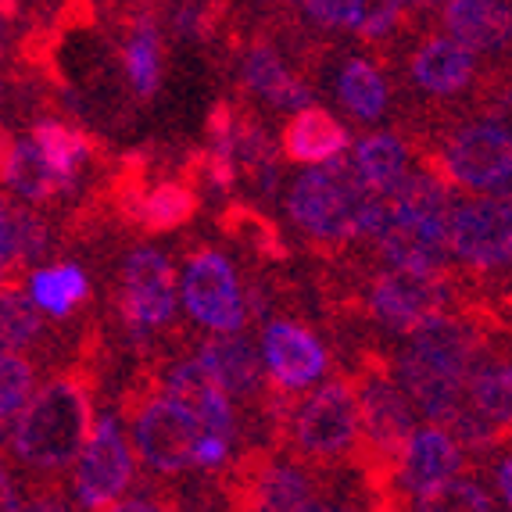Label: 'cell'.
I'll use <instances>...</instances> for the list:
<instances>
[{"mask_svg":"<svg viewBox=\"0 0 512 512\" xmlns=\"http://www.w3.org/2000/svg\"><path fill=\"white\" fill-rule=\"evenodd\" d=\"M169 398L172 402H180L190 416L197 419V427L205 430V434H215L222 441H233L237 434V416H233V405L230 398L215 387V380L205 373L201 362H180V366H172L169 373Z\"/></svg>","mask_w":512,"mask_h":512,"instance_id":"e0dca14e","label":"cell"},{"mask_svg":"<svg viewBox=\"0 0 512 512\" xmlns=\"http://www.w3.org/2000/svg\"><path fill=\"white\" fill-rule=\"evenodd\" d=\"M312 512H351L348 505H316Z\"/></svg>","mask_w":512,"mask_h":512,"instance_id":"f5cc1de1","label":"cell"},{"mask_svg":"<svg viewBox=\"0 0 512 512\" xmlns=\"http://www.w3.org/2000/svg\"><path fill=\"white\" fill-rule=\"evenodd\" d=\"M129 480H133V455H129L126 434H122L119 419L104 412L79 455L76 498L86 512H108L126 495Z\"/></svg>","mask_w":512,"mask_h":512,"instance_id":"8992f818","label":"cell"},{"mask_svg":"<svg viewBox=\"0 0 512 512\" xmlns=\"http://www.w3.org/2000/svg\"><path fill=\"white\" fill-rule=\"evenodd\" d=\"M0 276H4V269H0Z\"/></svg>","mask_w":512,"mask_h":512,"instance_id":"11a10c76","label":"cell"},{"mask_svg":"<svg viewBox=\"0 0 512 512\" xmlns=\"http://www.w3.org/2000/svg\"><path fill=\"white\" fill-rule=\"evenodd\" d=\"M355 169L366 180L369 190H376L380 197H391L402 187V180L409 176V147L405 140H398L394 133H369L359 147H355Z\"/></svg>","mask_w":512,"mask_h":512,"instance_id":"484cf974","label":"cell"},{"mask_svg":"<svg viewBox=\"0 0 512 512\" xmlns=\"http://www.w3.org/2000/svg\"><path fill=\"white\" fill-rule=\"evenodd\" d=\"M351 144V133L344 122H337L326 108L312 104V108L298 111L280 133V154L294 165H319L341 158Z\"/></svg>","mask_w":512,"mask_h":512,"instance_id":"ac0fdd59","label":"cell"},{"mask_svg":"<svg viewBox=\"0 0 512 512\" xmlns=\"http://www.w3.org/2000/svg\"><path fill=\"white\" fill-rule=\"evenodd\" d=\"M122 65H126V76L137 97H151L162 86V36H158V22L151 18V11H144L133 22V33H129L126 51H122Z\"/></svg>","mask_w":512,"mask_h":512,"instance_id":"4dcf8cb0","label":"cell"},{"mask_svg":"<svg viewBox=\"0 0 512 512\" xmlns=\"http://www.w3.org/2000/svg\"><path fill=\"white\" fill-rule=\"evenodd\" d=\"M197 362L226 398H255V391H262V362L244 337H212L201 344Z\"/></svg>","mask_w":512,"mask_h":512,"instance_id":"ffe728a7","label":"cell"},{"mask_svg":"<svg viewBox=\"0 0 512 512\" xmlns=\"http://www.w3.org/2000/svg\"><path fill=\"white\" fill-rule=\"evenodd\" d=\"M11 133H8V126L0 122V180H4V169H8V158H11Z\"/></svg>","mask_w":512,"mask_h":512,"instance_id":"816d5d0a","label":"cell"},{"mask_svg":"<svg viewBox=\"0 0 512 512\" xmlns=\"http://www.w3.org/2000/svg\"><path fill=\"white\" fill-rule=\"evenodd\" d=\"M448 298L444 276H419V273H384L369 287V312L380 326L394 333H416L427 319L441 316Z\"/></svg>","mask_w":512,"mask_h":512,"instance_id":"8fae6325","label":"cell"},{"mask_svg":"<svg viewBox=\"0 0 512 512\" xmlns=\"http://www.w3.org/2000/svg\"><path fill=\"white\" fill-rule=\"evenodd\" d=\"M222 4H180L172 11V29L187 40H208L222 18Z\"/></svg>","mask_w":512,"mask_h":512,"instance_id":"ab89813d","label":"cell"},{"mask_svg":"<svg viewBox=\"0 0 512 512\" xmlns=\"http://www.w3.org/2000/svg\"><path fill=\"white\" fill-rule=\"evenodd\" d=\"M305 18H312V26L323 29H348L351 26V4H341V0H308L301 4Z\"/></svg>","mask_w":512,"mask_h":512,"instance_id":"60d3db41","label":"cell"},{"mask_svg":"<svg viewBox=\"0 0 512 512\" xmlns=\"http://www.w3.org/2000/svg\"><path fill=\"white\" fill-rule=\"evenodd\" d=\"M162 512H176V509H172V505H162Z\"/></svg>","mask_w":512,"mask_h":512,"instance_id":"db71d44e","label":"cell"},{"mask_svg":"<svg viewBox=\"0 0 512 512\" xmlns=\"http://www.w3.org/2000/svg\"><path fill=\"white\" fill-rule=\"evenodd\" d=\"M487 194H491V201H502V205L512 208V162L498 172V180L487 187Z\"/></svg>","mask_w":512,"mask_h":512,"instance_id":"7dc6e473","label":"cell"},{"mask_svg":"<svg viewBox=\"0 0 512 512\" xmlns=\"http://www.w3.org/2000/svg\"><path fill=\"white\" fill-rule=\"evenodd\" d=\"M33 144H36V151L47 158V165L65 180V187L76 190L79 169H83V165L90 162V154H94L90 133L79 126H69V122H61V119H36Z\"/></svg>","mask_w":512,"mask_h":512,"instance_id":"cb8c5ba5","label":"cell"},{"mask_svg":"<svg viewBox=\"0 0 512 512\" xmlns=\"http://www.w3.org/2000/svg\"><path fill=\"white\" fill-rule=\"evenodd\" d=\"M416 512H495V502L477 480L459 477L416 498Z\"/></svg>","mask_w":512,"mask_h":512,"instance_id":"836d02e7","label":"cell"},{"mask_svg":"<svg viewBox=\"0 0 512 512\" xmlns=\"http://www.w3.org/2000/svg\"><path fill=\"white\" fill-rule=\"evenodd\" d=\"M466 402L502 434L512 430V362H480L466 380Z\"/></svg>","mask_w":512,"mask_h":512,"instance_id":"f1b7e54d","label":"cell"},{"mask_svg":"<svg viewBox=\"0 0 512 512\" xmlns=\"http://www.w3.org/2000/svg\"><path fill=\"white\" fill-rule=\"evenodd\" d=\"M15 265V208L8 197H0V269Z\"/></svg>","mask_w":512,"mask_h":512,"instance_id":"b9f144b4","label":"cell"},{"mask_svg":"<svg viewBox=\"0 0 512 512\" xmlns=\"http://www.w3.org/2000/svg\"><path fill=\"white\" fill-rule=\"evenodd\" d=\"M4 183H8L18 197L33 201V205H43V201H51V197H58V194H69L65 180L47 165V158L36 151L33 140H18V144L11 147Z\"/></svg>","mask_w":512,"mask_h":512,"instance_id":"f546056e","label":"cell"},{"mask_svg":"<svg viewBox=\"0 0 512 512\" xmlns=\"http://www.w3.org/2000/svg\"><path fill=\"white\" fill-rule=\"evenodd\" d=\"M394 376H398V387L405 391V398H412L434 423H444V427L470 405L466 402V380L416 359L412 351H402L394 359Z\"/></svg>","mask_w":512,"mask_h":512,"instance_id":"2e32d148","label":"cell"},{"mask_svg":"<svg viewBox=\"0 0 512 512\" xmlns=\"http://www.w3.org/2000/svg\"><path fill=\"white\" fill-rule=\"evenodd\" d=\"M47 244H51V230L47 222L40 219L29 208H15V265L8 273H18L26 265H36L43 255H47Z\"/></svg>","mask_w":512,"mask_h":512,"instance_id":"8d00e7d4","label":"cell"},{"mask_svg":"<svg viewBox=\"0 0 512 512\" xmlns=\"http://www.w3.org/2000/svg\"><path fill=\"white\" fill-rule=\"evenodd\" d=\"M294 444L312 462H337L359 448V402L351 380H330L294 416Z\"/></svg>","mask_w":512,"mask_h":512,"instance_id":"3957f363","label":"cell"},{"mask_svg":"<svg viewBox=\"0 0 512 512\" xmlns=\"http://www.w3.org/2000/svg\"><path fill=\"white\" fill-rule=\"evenodd\" d=\"M287 215L298 230L326 244L351 237L373 240L391 215V201L369 190L355 162L341 154L294 180L287 194Z\"/></svg>","mask_w":512,"mask_h":512,"instance_id":"7a4b0ae2","label":"cell"},{"mask_svg":"<svg viewBox=\"0 0 512 512\" xmlns=\"http://www.w3.org/2000/svg\"><path fill=\"white\" fill-rule=\"evenodd\" d=\"M183 301H187V312L197 323L215 333H226V337L237 333L244 326V319H248L237 269H233L230 258L212 248H201L187 258Z\"/></svg>","mask_w":512,"mask_h":512,"instance_id":"5b68a950","label":"cell"},{"mask_svg":"<svg viewBox=\"0 0 512 512\" xmlns=\"http://www.w3.org/2000/svg\"><path fill=\"white\" fill-rule=\"evenodd\" d=\"M473 54L452 40V36H430L419 43L412 54V79H416L427 94L448 97L459 94L473 83Z\"/></svg>","mask_w":512,"mask_h":512,"instance_id":"7402d4cb","label":"cell"},{"mask_svg":"<svg viewBox=\"0 0 512 512\" xmlns=\"http://www.w3.org/2000/svg\"><path fill=\"white\" fill-rule=\"evenodd\" d=\"M90 298V280L79 265H47V269H33L29 273V301L36 312H51L54 319L72 316L83 301Z\"/></svg>","mask_w":512,"mask_h":512,"instance_id":"4316f807","label":"cell"},{"mask_svg":"<svg viewBox=\"0 0 512 512\" xmlns=\"http://www.w3.org/2000/svg\"><path fill=\"white\" fill-rule=\"evenodd\" d=\"M94 423V384L86 369H72L36 387L11 427V452L33 470H65L83 455Z\"/></svg>","mask_w":512,"mask_h":512,"instance_id":"6da1fadb","label":"cell"},{"mask_svg":"<svg viewBox=\"0 0 512 512\" xmlns=\"http://www.w3.org/2000/svg\"><path fill=\"white\" fill-rule=\"evenodd\" d=\"M43 323L29 294L18 287V280L0 283V355H15L29 348L40 337Z\"/></svg>","mask_w":512,"mask_h":512,"instance_id":"d6a6232c","label":"cell"},{"mask_svg":"<svg viewBox=\"0 0 512 512\" xmlns=\"http://www.w3.org/2000/svg\"><path fill=\"white\" fill-rule=\"evenodd\" d=\"M0 512H22V502H18V491L4 470V462H0Z\"/></svg>","mask_w":512,"mask_h":512,"instance_id":"bcb514c9","label":"cell"},{"mask_svg":"<svg viewBox=\"0 0 512 512\" xmlns=\"http://www.w3.org/2000/svg\"><path fill=\"white\" fill-rule=\"evenodd\" d=\"M197 208H201V194L187 176H176V180H158L151 183V190L144 194V205H140L137 230L144 233H172L194 222Z\"/></svg>","mask_w":512,"mask_h":512,"instance_id":"d4e9b609","label":"cell"},{"mask_svg":"<svg viewBox=\"0 0 512 512\" xmlns=\"http://www.w3.org/2000/svg\"><path fill=\"white\" fill-rule=\"evenodd\" d=\"M512 162V140L491 122H473V126L455 129L444 151L427 158L430 172L441 176L448 187L487 190L498 180V172Z\"/></svg>","mask_w":512,"mask_h":512,"instance_id":"ba28073f","label":"cell"},{"mask_svg":"<svg viewBox=\"0 0 512 512\" xmlns=\"http://www.w3.org/2000/svg\"><path fill=\"white\" fill-rule=\"evenodd\" d=\"M119 312L137 341L147 337V330L165 326L172 319V312H176V273L158 248L129 251L126 265H122Z\"/></svg>","mask_w":512,"mask_h":512,"instance_id":"52a82bcc","label":"cell"},{"mask_svg":"<svg viewBox=\"0 0 512 512\" xmlns=\"http://www.w3.org/2000/svg\"><path fill=\"white\" fill-rule=\"evenodd\" d=\"M498 491H502L505 505L512 509V455L498 466Z\"/></svg>","mask_w":512,"mask_h":512,"instance_id":"f907efd6","label":"cell"},{"mask_svg":"<svg viewBox=\"0 0 512 512\" xmlns=\"http://www.w3.org/2000/svg\"><path fill=\"white\" fill-rule=\"evenodd\" d=\"M487 122H491L495 129H502L505 137L512 140V86L505 90L502 97H498L495 104H491V119H487Z\"/></svg>","mask_w":512,"mask_h":512,"instance_id":"ee69618b","label":"cell"},{"mask_svg":"<svg viewBox=\"0 0 512 512\" xmlns=\"http://www.w3.org/2000/svg\"><path fill=\"white\" fill-rule=\"evenodd\" d=\"M22 512H76L69 509V502L58 495V491H43V495H33L26 505H22Z\"/></svg>","mask_w":512,"mask_h":512,"instance_id":"f6af8a7d","label":"cell"},{"mask_svg":"<svg viewBox=\"0 0 512 512\" xmlns=\"http://www.w3.org/2000/svg\"><path fill=\"white\" fill-rule=\"evenodd\" d=\"M108 512H162V502H151V498H129V502L111 505Z\"/></svg>","mask_w":512,"mask_h":512,"instance_id":"681fc988","label":"cell"},{"mask_svg":"<svg viewBox=\"0 0 512 512\" xmlns=\"http://www.w3.org/2000/svg\"><path fill=\"white\" fill-rule=\"evenodd\" d=\"M226 459H230V441H222V437H215V434H201L194 466H208V470H215V466H222Z\"/></svg>","mask_w":512,"mask_h":512,"instance_id":"7bdbcfd3","label":"cell"},{"mask_svg":"<svg viewBox=\"0 0 512 512\" xmlns=\"http://www.w3.org/2000/svg\"><path fill=\"white\" fill-rule=\"evenodd\" d=\"M219 230L230 240H237L240 248H248L251 255H262L269 262H283L287 258V240H283L280 226L251 205L230 201V208L219 212Z\"/></svg>","mask_w":512,"mask_h":512,"instance_id":"83f0119b","label":"cell"},{"mask_svg":"<svg viewBox=\"0 0 512 512\" xmlns=\"http://www.w3.org/2000/svg\"><path fill=\"white\" fill-rule=\"evenodd\" d=\"M337 97H341V104L355 119L373 122L387 108V83L369 61L351 58L341 69V79H337Z\"/></svg>","mask_w":512,"mask_h":512,"instance_id":"1f68e13d","label":"cell"},{"mask_svg":"<svg viewBox=\"0 0 512 512\" xmlns=\"http://www.w3.org/2000/svg\"><path fill=\"white\" fill-rule=\"evenodd\" d=\"M462 470V448L455 444V437L444 427H427L419 430L409 441L405 455L398 459L394 470V495L405 498H423L434 487L455 480Z\"/></svg>","mask_w":512,"mask_h":512,"instance_id":"4fadbf2b","label":"cell"},{"mask_svg":"<svg viewBox=\"0 0 512 512\" xmlns=\"http://www.w3.org/2000/svg\"><path fill=\"white\" fill-rule=\"evenodd\" d=\"M233 502L240 512H312V480L287 462L269 455H248L233 473Z\"/></svg>","mask_w":512,"mask_h":512,"instance_id":"9c48e42d","label":"cell"},{"mask_svg":"<svg viewBox=\"0 0 512 512\" xmlns=\"http://www.w3.org/2000/svg\"><path fill=\"white\" fill-rule=\"evenodd\" d=\"M262 359L280 391H305L326 373V348L298 323H269L262 333Z\"/></svg>","mask_w":512,"mask_h":512,"instance_id":"7c38bea8","label":"cell"},{"mask_svg":"<svg viewBox=\"0 0 512 512\" xmlns=\"http://www.w3.org/2000/svg\"><path fill=\"white\" fill-rule=\"evenodd\" d=\"M376 248L387 262L398 269V273H419V276H444V265H448V244H437V240L423 237L412 226H405L398 215H387V222L376 233Z\"/></svg>","mask_w":512,"mask_h":512,"instance_id":"603a6c76","label":"cell"},{"mask_svg":"<svg viewBox=\"0 0 512 512\" xmlns=\"http://www.w3.org/2000/svg\"><path fill=\"white\" fill-rule=\"evenodd\" d=\"M448 251L477 269H502L512 262V208L491 197L455 208L448 226Z\"/></svg>","mask_w":512,"mask_h":512,"instance_id":"30bf717a","label":"cell"},{"mask_svg":"<svg viewBox=\"0 0 512 512\" xmlns=\"http://www.w3.org/2000/svg\"><path fill=\"white\" fill-rule=\"evenodd\" d=\"M187 180L194 187L215 190V194H230L233 183H237V158L230 151H219V147H205V151H194L183 165Z\"/></svg>","mask_w":512,"mask_h":512,"instance_id":"d590c367","label":"cell"},{"mask_svg":"<svg viewBox=\"0 0 512 512\" xmlns=\"http://www.w3.org/2000/svg\"><path fill=\"white\" fill-rule=\"evenodd\" d=\"M36 394V369L22 355H0V423L26 409Z\"/></svg>","mask_w":512,"mask_h":512,"instance_id":"e575fe53","label":"cell"},{"mask_svg":"<svg viewBox=\"0 0 512 512\" xmlns=\"http://www.w3.org/2000/svg\"><path fill=\"white\" fill-rule=\"evenodd\" d=\"M448 427H452V437L462 452H491V448L505 437L495 423H487V419L480 416L477 409H470V405H466Z\"/></svg>","mask_w":512,"mask_h":512,"instance_id":"f35d334b","label":"cell"},{"mask_svg":"<svg viewBox=\"0 0 512 512\" xmlns=\"http://www.w3.org/2000/svg\"><path fill=\"white\" fill-rule=\"evenodd\" d=\"M244 83L273 108L294 111V115L312 108V90L283 65L280 51L269 40H255L248 47V54H244Z\"/></svg>","mask_w":512,"mask_h":512,"instance_id":"44dd1931","label":"cell"},{"mask_svg":"<svg viewBox=\"0 0 512 512\" xmlns=\"http://www.w3.org/2000/svg\"><path fill=\"white\" fill-rule=\"evenodd\" d=\"M405 8L394 0H373V4H351V33H359L362 40H380L402 22Z\"/></svg>","mask_w":512,"mask_h":512,"instance_id":"74e56055","label":"cell"},{"mask_svg":"<svg viewBox=\"0 0 512 512\" xmlns=\"http://www.w3.org/2000/svg\"><path fill=\"white\" fill-rule=\"evenodd\" d=\"M205 430L197 419L172 402L169 394H151L140 405H133V441L140 459L158 473H183L194 466L197 441Z\"/></svg>","mask_w":512,"mask_h":512,"instance_id":"277c9868","label":"cell"},{"mask_svg":"<svg viewBox=\"0 0 512 512\" xmlns=\"http://www.w3.org/2000/svg\"><path fill=\"white\" fill-rule=\"evenodd\" d=\"M405 351H412L416 359L430 362V366L444 369V373L459 376V380H470V373L480 366L484 337L466 319L441 312V316L427 319L416 333H409Z\"/></svg>","mask_w":512,"mask_h":512,"instance_id":"5bb4252c","label":"cell"},{"mask_svg":"<svg viewBox=\"0 0 512 512\" xmlns=\"http://www.w3.org/2000/svg\"><path fill=\"white\" fill-rule=\"evenodd\" d=\"M391 212L412 226L416 233L423 237L437 240V244H448V226H452V215H455V201H452V187L434 176V172H412L405 176L402 187L394 190L391 197Z\"/></svg>","mask_w":512,"mask_h":512,"instance_id":"9a60e30c","label":"cell"},{"mask_svg":"<svg viewBox=\"0 0 512 512\" xmlns=\"http://www.w3.org/2000/svg\"><path fill=\"white\" fill-rule=\"evenodd\" d=\"M15 4H0V54H8L11 47V33H15Z\"/></svg>","mask_w":512,"mask_h":512,"instance_id":"c3c4849f","label":"cell"},{"mask_svg":"<svg viewBox=\"0 0 512 512\" xmlns=\"http://www.w3.org/2000/svg\"><path fill=\"white\" fill-rule=\"evenodd\" d=\"M444 29L466 51H498L512 36V4L498 0H452L444 4Z\"/></svg>","mask_w":512,"mask_h":512,"instance_id":"d6986e66","label":"cell"}]
</instances>
